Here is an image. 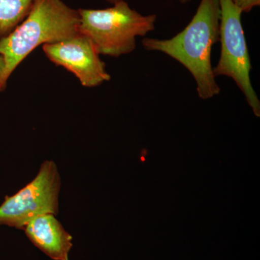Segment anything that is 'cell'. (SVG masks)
Instances as JSON below:
<instances>
[{"mask_svg": "<svg viewBox=\"0 0 260 260\" xmlns=\"http://www.w3.org/2000/svg\"><path fill=\"white\" fill-rule=\"evenodd\" d=\"M5 70V61L3 56L0 55V80H1L2 76H3V72Z\"/></svg>", "mask_w": 260, "mask_h": 260, "instance_id": "cell-10", "label": "cell"}, {"mask_svg": "<svg viewBox=\"0 0 260 260\" xmlns=\"http://www.w3.org/2000/svg\"><path fill=\"white\" fill-rule=\"evenodd\" d=\"M242 13H249L253 8L259 6L260 0H233Z\"/></svg>", "mask_w": 260, "mask_h": 260, "instance_id": "cell-9", "label": "cell"}, {"mask_svg": "<svg viewBox=\"0 0 260 260\" xmlns=\"http://www.w3.org/2000/svg\"><path fill=\"white\" fill-rule=\"evenodd\" d=\"M29 240L53 260H69L73 237L52 214L39 215L23 229Z\"/></svg>", "mask_w": 260, "mask_h": 260, "instance_id": "cell-7", "label": "cell"}, {"mask_svg": "<svg viewBox=\"0 0 260 260\" xmlns=\"http://www.w3.org/2000/svg\"><path fill=\"white\" fill-rule=\"evenodd\" d=\"M219 4L221 53L218 64L213 68L214 75L232 78L253 112L259 116L260 102L249 75L251 64L241 20L242 11L233 0H219Z\"/></svg>", "mask_w": 260, "mask_h": 260, "instance_id": "cell-4", "label": "cell"}, {"mask_svg": "<svg viewBox=\"0 0 260 260\" xmlns=\"http://www.w3.org/2000/svg\"><path fill=\"white\" fill-rule=\"evenodd\" d=\"M80 15L61 0H34L28 14L10 34L0 38L5 70L0 80L4 91L10 75L36 48L61 42L79 34Z\"/></svg>", "mask_w": 260, "mask_h": 260, "instance_id": "cell-2", "label": "cell"}, {"mask_svg": "<svg viewBox=\"0 0 260 260\" xmlns=\"http://www.w3.org/2000/svg\"><path fill=\"white\" fill-rule=\"evenodd\" d=\"M219 0H201L190 23L182 31L167 40L146 38L142 42L147 51L165 53L190 72L198 95L211 99L220 92L211 64L212 48L220 42Z\"/></svg>", "mask_w": 260, "mask_h": 260, "instance_id": "cell-1", "label": "cell"}, {"mask_svg": "<svg viewBox=\"0 0 260 260\" xmlns=\"http://www.w3.org/2000/svg\"><path fill=\"white\" fill-rule=\"evenodd\" d=\"M79 32L88 37L99 54L119 57L133 52L136 39L155 29L157 16L143 15L121 1L102 10L79 9Z\"/></svg>", "mask_w": 260, "mask_h": 260, "instance_id": "cell-3", "label": "cell"}, {"mask_svg": "<svg viewBox=\"0 0 260 260\" xmlns=\"http://www.w3.org/2000/svg\"><path fill=\"white\" fill-rule=\"evenodd\" d=\"M108 3H111V4L114 5L116 3H119L121 1H124V0H106Z\"/></svg>", "mask_w": 260, "mask_h": 260, "instance_id": "cell-11", "label": "cell"}, {"mask_svg": "<svg viewBox=\"0 0 260 260\" xmlns=\"http://www.w3.org/2000/svg\"><path fill=\"white\" fill-rule=\"evenodd\" d=\"M190 1L191 0H179V2L182 4H186V3H189Z\"/></svg>", "mask_w": 260, "mask_h": 260, "instance_id": "cell-12", "label": "cell"}, {"mask_svg": "<svg viewBox=\"0 0 260 260\" xmlns=\"http://www.w3.org/2000/svg\"><path fill=\"white\" fill-rule=\"evenodd\" d=\"M60 176L55 162L46 160L34 180L0 205V225L23 230L39 215H57Z\"/></svg>", "mask_w": 260, "mask_h": 260, "instance_id": "cell-5", "label": "cell"}, {"mask_svg": "<svg viewBox=\"0 0 260 260\" xmlns=\"http://www.w3.org/2000/svg\"><path fill=\"white\" fill-rule=\"evenodd\" d=\"M34 0H0V38L8 35L25 18Z\"/></svg>", "mask_w": 260, "mask_h": 260, "instance_id": "cell-8", "label": "cell"}, {"mask_svg": "<svg viewBox=\"0 0 260 260\" xmlns=\"http://www.w3.org/2000/svg\"><path fill=\"white\" fill-rule=\"evenodd\" d=\"M43 50L49 60L73 73L84 87L93 88L111 80L97 48L83 34L44 44Z\"/></svg>", "mask_w": 260, "mask_h": 260, "instance_id": "cell-6", "label": "cell"}]
</instances>
